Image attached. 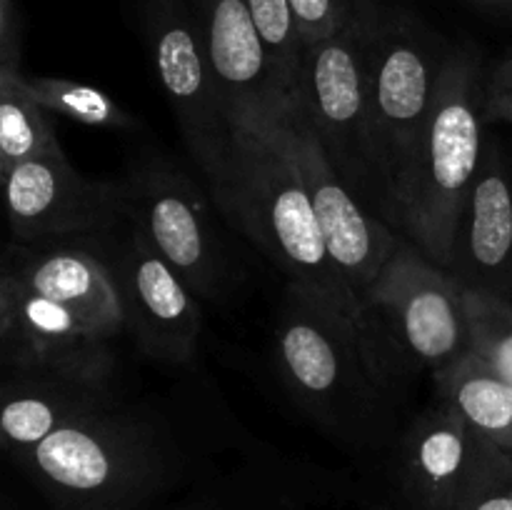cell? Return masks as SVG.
Here are the masks:
<instances>
[{
  "label": "cell",
  "mask_w": 512,
  "mask_h": 510,
  "mask_svg": "<svg viewBox=\"0 0 512 510\" xmlns=\"http://www.w3.org/2000/svg\"><path fill=\"white\" fill-rule=\"evenodd\" d=\"M363 305L420 365L440 370L468 353L463 285L405 238L363 293Z\"/></svg>",
  "instance_id": "cell-9"
},
{
  "label": "cell",
  "mask_w": 512,
  "mask_h": 510,
  "mask_svg": "<svg viewBox=\"0 0 512 510\" xmlns=\"http://www.w3.org/2000/svg\"><path fill=\"white\" fill-rule=\"evenodd\" d=\"M275 353L290 393L330 428L358 433L378 405L380 375L363 348L318 308L288 290Z\"/></svg>",
  "instance_id": "cell-5"
},
{
  "label": "cell",
  "mask_w": 512,
  "mask_h": 510,
  "mask_svg": "<svg viewBox=\"0 0 512 510\" xmlns=\"http://www.w3.org/2000/svg\"><path fill=\"white\" fill-rule=\"evenodd\" d=\"M25 83L48 113H58L90 128H135L133 115L115 103L105 90L93 85L55 78V75H25Z\"/></svg>",
  "instance_id": "cell-21"
},
{
  "label": "cell",
  "mask_w": 512,
  "mask_h": 510,
  "mask_svg": "<svg viewBox=\"0 0 512 510\" xmlns=\"http://www.w3.org/2000/svg\"><path fill=\"white\" fill-rule=\"evenodd\" d=\"M60 150L48 110L20 73V58H0V170Z\"/></svg>",
  "instance_id": "cell-20"
},
{
  "label": "cell",
  "mask_w": 512,
  "mask_h": 510,
  "mask_svg": "<svg viewBox=\"0 0 512 510\" xmlns=\"http://www.w3.org/2000/svg\"><path fill=\"white\" fill-rule=\"evenodd\" d=\"M485 120H505L512 123V58L503 60L490 75L483 88Z\"/></svg>",
  "instance_id": "cell-27"
},
{
  "label": "cell",
  "mask_w": 512,
  "mask_h": 510,
  "mask_svg": "<svg viewBox=\"0 0 512 510\" xmlns=\"http://www.w3.org/2000/svg\"><path fill=\"white\" fill-rule=\"evenodd\" d=\"M233 135L228 168L210 185L218 205L288 275V290L343 328L383 378L378 323L333 263L295 163L260 115L235 118Z\"/></svg>",
  "instance_id": "cell-1"
},
{
  "label": "cell",
  "mask_w": 512,
  "mask_h": 510,
  "mask_svg": "<svg viewBox=\"0 0 512 510\" xmlns=\"http://www.w3.org/2000/svg\"><path fill=\"white\" fill-rule=\"evenodd\" d=\"M378 10L358 0L338 33L305 43L295 103L355 193H375L383 205L370 140L368 48Z\"/></svg>",
  "instance_id": "cell-4"
},
{
  "label": "cell",
  "mask_w": 512,
  "mask_h": 510,
  "mask_svg": "<svg viewBox=\"0 0 512 510\" xmlns=\"http://www.w3.org/2000/svg\"><path fill=\"white\" fill-rule=\"evenodd\" d=\"M15 243L58 235H98L130 218L128 185L90 180L60 153L40 155L0 170Z\"/></svg>",
  "instance_id": "cell-10"
},
{
  "label": "cell",
  "mask_w": 512,
  "mask_h": 510,
  "mask_svg": "<svg viewBox=\"0 0 512 510\" xmlns=\"http://www.w3.org/2000/svg\"><path fill=\"white\" fill-rule=\"evenodd\" d=\"M143 18L155 70L185 145L208 183L215 185L228 168L235 135L195 13L183 0H143Z\"/></svg>",
  "instance_id": "cell-8"
},
{
  "label": "cell",
  "mask_w": 512,
  "mask_h": 510,
  "mask_svg": "<svg viewBox=\"0 0 512 510\" xmlns=\"http://www.w3.org/2000/svg\"><path fill=\"white\" fill-rule=\"evenodd\" d=\"M445 270L463 290L512 300V175L493 135H485L478 178Z\"/></svg>",
  "instance_id": "cell-15"
},
{
  "label": "cell",
  "mask_w": 512,
  "mask_h": 510,
  "mask_svg": "<svg viewBox=\"0 0 512 510\" xmlns=\"http://www.w3.org/2000/svg\"><path fill=\"white\" fill-rule=\"evenodd\" d=\"M488 438L440 398L405 435L400 458V493L410 510H455L483 468Z\"/></svg>",
  "instance_id": "cell-14"
},
{
  "label": "cell",
  "mask_w": 512,
  "mask_h": 510,
  "mask_svg": "<svg viewBox=\"0 0 512 510\" xmlns=\"http://www.w3.org/2000/svg\"><path fill=\"white\" fill-rule=\"evenodd\" d=\"M455 510H512V453L493 445Z\"/></svg>",
  "instance_id": "cell-24"
},
{
  "label": "cell",
  "mask_w": 512,
  "mask_h": 510,
  "mask_svg": "<svg viewBox=\"0 0 512 510\" xmlns=\"http://www.w3.org/2000/svg\"><path fill=\"white\" fill-rule=\"evenodd\" d=\"M108 343L73 310L3 273L0 355L15 373L105 385L113 370Z\"/></svg>",
  "instance_id": "cell-11"
},
{
  "label": "cell",
  "mask_w": 512,
  "mask_h": 510,
  "mask_svg": "<svg viewBox=\"0 0 512 510\" xmlns=\"http://www.w3.org/2000/svg\"><path fill=\"white\" fill-rule=\"evenodd\" d=\"M480 3H493V5H500V3H512V0H480Z\"/></svg>",
  "instance_id": "cell-28"
},
{
  "label": "cell",
  "mask_w": 512,
  "mask_h": 510,
  "mask_svg": "<svg viewBox=\"0 0 512 510\" xmlns=\"http://www.w3.org/2000/svg\"><path fill=\"white\" fill-rule=\"evenodd\" d=\"M113 405L105 385L15 373L3 385L0 435L8 453L18 455L43 443L55 430Z\"/></svg>",
  "instance_id": "cell-18"
},
{
  "label": "cell",
  "mask_w": 512,
  "mask_h": 510,
  "mask_svg": "<svg viewBox=\"0 0 512 510\" xmlns=\"http://www.w3.org/2000/svg\"><path fill=\"white\" fill-rule=\"evenodd\" d=\"M195 20L230 123L248 113L268 118L293 103L275 78L245 0H195Z\"/></svg>",
  "instance_id": "cell-16"
},
{
  "label": "cell",
  "mask_w": 512,
  "mask_h": 510,
  "mask_svg": "<svg viewBox=\"0 0 512 510\" xmlns=\"http://www.w3.org/2000/svg\"><path fill=\"white\" fill-rule=\"evenodd\" d=\"M483 88L468 53L445 58L438 98L385 190L383 210L425 258L448 268L485 148Z\"/></svg>",
  "instance_id": "cell-2"
},
{
  "label": "cell",
  "mask_w": 512,
  "mask_h": 510,
  "mask_svg": "<svg viewBox=\"0 0 512 510\" xmlns=\"http://www.w3.org/2000/svg\"><path fill=\"white\" fill-rule=\"evenodd\" d=\"M440 398L448 400L483 438L512 453V383L473 353L435 370Z\"/></svg>",
  "instance_id": "cell-19"
},
{
  "label": "cell",
  "mask_w": 512,
  "mask_h": 510,
  "mask_svg": "<svg viewBox=\"0 0 512 510\" xmlns=\"http://www.w3.org/2000/svg\"><path fill=\"white\" fill-rule=\"evenodd\" d=\"M468 353L493 365L512 383V300L465 290Z\"/></svg>",
  "instance_id": "cell-23"
},
{
  "label": "cell",
  "mask_w": 512,
  "mask_h": 510,
  "mask_svg": "<svg viewBox=\"0 0 512 510\" xmlns=\"http://www.w3.org/2000/svg\"><path fill=\"white\" fill-rule=\"evenodd\" d=\"M255 25L260 30L265 48H268L270 65L278 78L280 88L290 100H295L303 70L305 40L295 20L290 0H245Z\"/></svg>",
  "instance_id": "cell-22"
},
{
  "label": "cell",
  "mask_w": 512,
  "mask_h": 510,
  "mask_svg": "<svg viewBox=\"0 0 512 510\" xmlns=\"http://www.w3.org/2000/svg\"><path fill=\"white\" fill-rule=\"evenodd\" d=\"M273 503V498L263 493H250L243 485H240V490L235 485H220V488L190 495V498L180 500L165 510H273Z\"/></svg>",
  "instance_id": "cell-26"
},
{
  "label": "cell",
  "mask_w": 512,
  "mask_h": 510,
  "mask_svg": "<svg viewBox=\"0 0 512 510\" xmlns=\"http://www.w3.org/2000/svg\"><path fill=\"white\" fill-rule=\"evenodd\" d=\"M13 458L55 510H150L183 475L170 440L115 405Z\"/></svg>",
  "instance_id": "cell-3"
},
{
  "label": "cell",
  "mask_w": 512,
  "mask_h": 510,
  "mask_svg": "<svg viewBox=\"0 0 512 510\" xmlns=\"http://www.w3.org/2000/svg\"><path fill=\"white\" fill-rule=\"evenodd\" d=\"M3 273L73 310L105 338L113 340L125 328L123 305L108 265L90 250L13 243L5 255Z\"/></svg>",
  "instance_id": "cell-17"
},
{
  "label": "cell",
  "mask_w": 512,
  "mask_h": 510,
  "mask_svg": "<svg viewBox=\"0 0 512 510\" xmlns=\"http://www.w3.org/2000/svg\"><path fill=\"white\" fill-rule=\"evenodd\" d=\"M305 43L338 33L353 15L358 0H290Z\"/></svg>",
  "instance_id": "cell-25"
},
{
  "label": "cell",
  "mask_w": 512,
  "mask_h": 510,
  "mask_svg": "<svg viewBox=\"0 0 512 510\" xmlns=\"http://www.w3.org/2000/svg\"><path fill=\"white\" fill-rule=\"evenodd\" d=\"M445 58L415 20L378 13L370 33V140L380 193L413 150L433 113Z\"/></svg>",
  "instance_id": "cell-6"
},
{
  "label": "cell",
  "mask_w": 512,
  "mask_h": 510,
  "mask_svg": "<svg viewBox=\"0 0 512 510\" xmlns=\"http://www.w3.org/2000/svg\"><path fill=\"white\" fill-rule=\"evenodd\" d=\"M103 260L123 305L125 328L143 353L160 363H190L198 353L203 313L188 283L135 225L123 248Z\"/></svg>",
  "instance_id": "cell-12"
},
{
  "label": "cell",
  "mask_w": 512,
  "mask_h": 510,
  "mask_svg": "<svg viewBox=\"0 0 512 510\" xmlns=\"http://www.w3.org/2000/svg\"><path fill=\"white\" fill-rule=\"evenodd\" d=\"M125 185L135 228L198 298H215L223 285V258L195 185L163 163L145 165Z\"/></svg>",
  "instance_id": "cell-13"
},
{
  "label": "cell",
  "mask_w": 512,
  "mask_h": 510,
  "mask_svg": "<svg viewBox=\"0 0 512 510\" xmlns=\"http://www.w3.org/2000/svg\"><path fill=\"white\" fill-rule=\"evenodd\" d=\"M263 120L298 168L333 263L363 300L365 290L400 248L403 235L390 230L383 218L360 203L358 193L338 173L295 100Z\"/></svg>",
  "instance_id": "cell-7"
}]
</instances>
